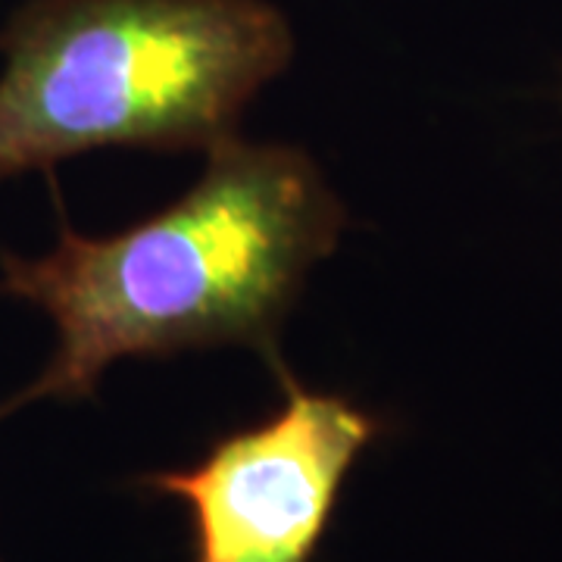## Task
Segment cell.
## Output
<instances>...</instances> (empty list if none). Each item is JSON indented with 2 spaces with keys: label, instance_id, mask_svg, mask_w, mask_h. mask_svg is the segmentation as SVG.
Instances as JSON below:
<instances>
[{
  "label": "cell",
  "instance_id": "cell-1",
  "mask_svg": "<svg viewBox=\"0 0 562 562\" xmlns=\"http://www.w3.org/2000/svg\"><path fill=\"white\" fill-rule=\"evenodd\" d=\"M344 225V203L301 147L238 135L206 150L181 201L120 235L85 238L63 220L50 254L0 257V294L57 325L50 362L0 403V419L29 403L91 397L103 369L128 357L244 344L276 369L281 322Z\"/></svg>",
  "mask_w": 562,
  "mask_h": 562
},
{
  "label": "cell",
  "instance_id": "cell-3",
  "mask_svg": "<svg viewBox=\"0 0 562 562\" xmlns=\"http://www.w3.org/2000/svg\"><path fill=\"white\" fill-rule=\"evenodd\" d=\"M284 403L232 431L188 469L150 472L140 487L191 513L194 562H313L344 482L384 422L341 394L306 391L276 366Z\"/></svg>",
  "mask_w": 562,
  "mask_h": 562
},
{
  "label": "cell",
  "instance_id": "cell-2",
  "mask_svg": "<svg viewBox=\"0 0 562 562\" xmlns=\"http://www.w3.org/2000/svg\"><path fill=\"white\" fill-rule=\"evenodd\" d=\"M0 181L98 147L213 150L294 57L266 0H32L0 32Z\"/></svg>",
  "mask_w": 562,
  "mask_h": 562
}]
</instances>
